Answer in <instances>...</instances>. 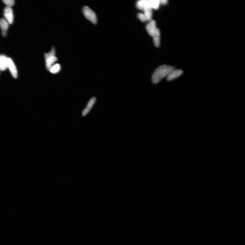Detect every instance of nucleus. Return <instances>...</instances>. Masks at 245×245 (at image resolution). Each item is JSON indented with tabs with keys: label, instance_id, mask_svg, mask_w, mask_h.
Returning a JSON list of instances; mask_svg holds the SVG:
<instances>
[{
	"label": "nucleus",
	"instance_id": "f257e3e1",
	"mask_svg": "<svg viewBox=\"0 0 245 245\" xmlns=\"http://www.w3.org/2000/svg\"><path fill=\"white\" fill-rule=\"evenodd\" d=\"M174 68L171 66L164 65L160 66L154 72L152 76V81L154 84L159 83L162 79L167 76Z\"/></svg>",
	"mask_w": 245,
	"mask_h": 245
},
{
	"label": "nucleus",
	"instance_id": "f03ea898",
	"mask_svg": "<svg viewBox=\"0 0 245 245\" xmlns=\"http://www.w3.org/2000/svg\"><path fill=\"white\" fill-rule=\"evenodd\" d=\"M44 57L46 68L47 70L49 71L50 68L58 60V58L56 56V50L54 46L52 47L49 53H45Z\"/></svg>",
	"mask_w": 245,
	"mask_h": 245
},
{
	"label": "nucleus",
	"instance_id": "7ed1b4c3",
	"mask_svg": "<svg viewBox=\"0 0 245 245\" xmlns=\"http://www.w3.org/2000/svg\"><path fill=\"white\" fill-rule=\"evenodd\" d=\"M82 12L87 19L94 24H97V15L95 13L87 6H84L82 9Z\"/></svg>",
	"mask_w": 245,
	"mask_h": 245
},
{
	"label": "nucleus",
	"instance_id": "20e7f679",
	"mask_svg": "<svg viewBox=\"0 0 245 245\" xmlns=\"http://www.w3.org/2000/svg\"><path fill=\"white\" fill-rule=\"evenodd\" d=\"M146 29L149 35L153 37L155 34L157 30L156 23L155 21L153 20L149 21L146 26Z\"/></svg>",
	"mask_w": 245,
	"mask_h": 245
},
{
	"label": "nucleus",
	"instance_id": "39448f33",
	"mask_svg": "<svg viewBox=\"0 0 245 245\" xmlns=\"http://www.w3.org/2000/svg\"><path fill=\"white\" fill-rule=\"evenodd\" d=\"M4 15L6 20L9 24H12L13 21V10L11 7H7L4 9Z\"/></svg>",
	"mask_w": 245,
	"mask_h": 245
},
{
	"label": "nucleus",
	"instance_id": "423d86ee",
	"mask_svg": "<svg viewBox=\"0 0 245 245\" xmlns=\"http://www.w3.org/2000/svg\"><path fill=\"white\" fill-rule=\"evenodd\" d=\"M8 68L13 78H17L18 73L17 68L11 59L8 58Z\"/></svg>",
	"mask_w": 245,
	"mask_h": 245
},
{
	"label": "nucleus",
	"instance_id": "0eeeda50",
	"mask_svg": "<svg viewBox=\"0 0 245 245\" xmlns=\"http://www.w3.org/2000/svg\"><path fill=\"white\" fill-rule=\"evenodd\" d=\"M183 72L180 70H174L171 71L167 76V79L168 81H171L176 79L182 75Z\"/></svg>",
	"mask_w": 245,
	"mask_h": 245
},
{
	"label": "nucleus",
	"instance_id": "6e6552de",
	"mask_svg": "<svg viewBox=\"0 0 245 245\" xmlns=\"http://www.w3.org/2000/svg\"><path fill=\"white\" fill-rule=\"evenodd\" d=\"M136 6L138 9L142 10L146 8H151L150 0H148H148H141V1H138L137 3Z\"/></svg>",
	"mask_w": 245,
	"mask_h": 245
},
{
	"label": "nucleus",
	"instance_id": "1a4fd4ad",
	"mask_svg": "<svg viewBox=\"0 0 245 245\" xmlns=\"http://www.w3.org/2000/svg\"><path fill=\"white\" fill-rule=\"evenodd\" d=\"M9 24L7 21L4 18H1L0 19V28L2 30V36H6L7 34V32L9 27Z\"/></svg>",
	"mask_w": 245,
	"mask_h": 245
},
{
	"label": "nucleus",
	"instance_id": "9d476101",
	"mask_svg": "<svg viewBox=\"0 0 245 245\" xmlns=\"http://www.w3.org/2000/svg\"><path fill=\"white\" fill-rule=\"evenodd\" d=\"M8 59L6 56L0 55V70L4 71L8 68Z\"/></svg>",
	"mask_w": 245,
	"mask_h": 245
},
{
	"label": "nucleus",
	"instance_id": "9b49d317",
	"mask_svg": "<svg viewBox=\"0 0 245 245\" xmlns=\"http://www.w3.org/2000/svg\"><path fill=\"white\" fill-rule=\"evenodd\" d=\"M96 100V98L94 97L91 98L90 100L87 107L85 108L82 113V115L83 116H86L87 114L89 113L90 111L94 106V103Z\"/></svg>",
	"mask_w": 245,
	"mask_h": 245
},
{
	"label": "nucleus",
	"instance_id": "f8f14e48",
	"mask_svg": "<svg viewBox=\"0 0 245 245\" xmlns=\"http://www.w3.org/2000/svg\"><path fill=\"white\" fill-rule=\"evenodd\" d=\"M160 31L159 29L157 28L155 34L153 37L154 45L157 47H159L160 45Z\"/></svg>",
	"mask_w": 245,
	"mask_h": 245
},
{
	"label": "nucleus",
	"instance_id": "ddd939ff",
	"mask_svg": "<svg viewBox=\"0 0 245 245\" xmlns=\"http://www.w3.org/2000/svg\"><path fill=\"white\" fill-rule=\"evenodd\" d=\"M152 9L151 8H146L143 10L144 11V13L143 14L145 15L147 21H150L152 20Z\"/></svg>",
	"mask_w": 245,
	"mask_h": 245
},
{
	"label": "nucleus",
	"instance_id": "4468645a",
	"mask_svg": "<svg viewBox=\"0 0 245 245\" xmlns=\"http://www.w3.org/2000/svg\"><path fill=\"white\" fill-rule=\"evenodd\" d=\"M61 66L59 63H56L50 68L49 71L52 74H56L59 72L61 70Z\"/></svg>",
	"mask_w": 245,
	"mask_h": 245
},
{
	"label": "nucleus",
	"instance_id": "2eb2a0df",
	"mask_svg": "<svg viewBox=\"0 0 245 245\" xmlns=\"http://www.w3.org/2000/svg\"><path fill=\"white\" fill-rule=\"evenodd\" d=\"M151 7L152 9H158L159 7V0H150Z\"/></svg>",
	"mask_w": 245,
	"mask_h": 245
},
{
	"label": "nucleus",
	"instance_id": "dca6fc26",
	"mask_svg": "<svg viewBox=\"0 0 245 245\" xmlns=\"http://www.w3.org/2000/svg\"><path fill=\"white\" fill-rule=\"evenodd\" d=\"M2 2L4 3L7 5V7H11L14 5V0H3Z\"/></svg>",
	"mask_w": 245,
	"mask_h": 245
},
{
	"label": "nucleus",
	"instance_id": "f3484780",
	"mask_svg": "<svg viewBox=\"0 0 245 245\" xmlns=\"http://www.w3.org/2000/svg\"><path fill=\"white\" fill-rule=\"evenodd\" d=\"M137 17L142 22H146V21H147L146 20V18L145 17L144 15L142 13H138Z\"/></svg>",
	"mask_w": 245,
	"mask_h": 245
},
{
	"label": "nucleus",
	"instance_id": "a211bd4d",
	"mask_svg": "<svg viewBox=\"0 0 245 245\" xmlns=\"http://www.w3.org/2000/svg\"><path fill=\"white\" fill-rule=\"evenodd\" d=\"M159 3L160 4L166 5L168 3V1L167 0H160Z\"/></svg>",
	"mask_w": 245,
	"mask_h": 245
}]
</instances>
